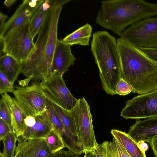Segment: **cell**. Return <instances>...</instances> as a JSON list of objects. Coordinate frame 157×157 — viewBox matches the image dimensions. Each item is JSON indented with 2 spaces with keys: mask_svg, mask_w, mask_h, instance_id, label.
I'll return each instance as SVG.
<instances>
[{
  "mask_svg": "<svg viewBox=\"0 0 157 157\" xmlns=\"http://www.w3.org/2000/svg\"><path fill=\"white\" fill-rule=\"evenodd\" d=\"M71 0H52L34 48L22 64V73L29 80H44L52 74V63L57 37L58 24L63 5Z\"/></svg>",
  "mask_w": 157,
  "mask_h": 157,
  "instance_id": "cell-1",
  "label": "cell"
},
{
  "mask_svg": "<svg viewBox=\"0 0 157 157\" xmlns=\"http://www.w3.org/2000/svg\"><path fill=\"white\" fill-rule=\"evenodd\" d=\"M121 75L133 88L143 94L157 89V64L140 48L120 37L117 39Z\"/></svg>",
  "mask_w": 157,
  "mask_h": 157,
  "instance_id": "cell-2",
  "label": "cell"
},
{
  "mask_svg": "<svg viewBox=\"0 0 157 157\" xmlns=\"http://www.w3.org/2000/svg\"><path fill=\"white\" fill-rule=\"evenodd\" d=\"M157 15V4L143 0H103L95 19L96 24L120 36L128 26Z\"/></svg>",
  "mask_w": 157,
  "mask_h": 157,
  "instance_id": "cell-3",
  "label": "cell"
},
{
  "mask_svg": "<svg viewBox=\"0 0 157 157\" xmlns=\"http://www.w3.org/2000/svg\"><path fill=\"white\" fill-rule=\"evenodd\" d=\"M91 50L98 67L102 87L106 94H116L121 70L117 40L105 31L93 33Z\"/></svg>",
  "mask_w": 157,
  "mask_h": 157,
  "instance_id": "cell-4",
  "label": "cell"
},
{
  "mask_svg": "<svg viewBox=\"0 0 157 157\" xmlns=\"http://www.w3.org/2000/svg\"><path fill=\"white\" fill-rule=\"evenodd\" d=\"M78 134L84 153L94 150L98 144L94 130L90 106L83 97L78 99L75 106L67 110Z\"/></svg>",
  "mask_w": 157,
  "mask_h": 157,
  "instance_id": "cell-5",
  "label": "cell"
},
{
  "mask_svg": "<svg viewBox=\"0 0 157 157\" xmlns=\"http://www.w3.org/2000/svg\"><path fill=\"white\" fill-rule=\"evenodd\" d=\"M13 93L26 116H36L46 110L48 98L40 82L29 86H16Z\"/></svg>",
  "mask_w": 157,
  "mask_h": 157,
  "instance_id": "cell-6",
  "label": "cell"
},
{
  "mask_svg": "<svg viewBox=\"0 0 157 157\" xmlns=\"http://www.w3.org/2000/svg\"><path fill=\"white\" fill-rule=\"evenodd\" d=\"M3 39V53L13 56L23 64L29 57L35 45L30 31V21L13 30Z\"/></svg>",
  "mask_w": 157,
  "mask_h": 157,
  "instance_id": "cell-7",
  "label": "cell"
},
{
  "mask_svg": "<svg viewBox=\"0 0 157 157\" xmlns=\"http://www.w3.org/2000/svg\"><path fill=\"white\" fill-rule=\"evenodd\" d=\"M120 36L138 48H157V17L139 21L125 29Z\"/></svg>",
  "mask_w": 157,
  "mask_h": 157,
  "instance_id": "cell-8",
  "label": "cell"
},
{
  "mask_svg": "<svg viewBox=\"0 0 157 157\" xmlns=\"http://www.w3.org/2000/svg\"><path fill=\"white\" fill-rule=\"evenodd\" d=\"M120 115L136 120L157 117V89L127 100Z\"/></svg>",
  "mask_w": 157,
  "mask_h": 157,
  "instance_id": "cell-9",
  "label": "cell"
},
{
  "mask_svg": "<svg viewBox=\"0 0 157 157\" xmlns=\"http://www.w3.org/2000/svg\"><path fill=\"white\" fill-rule=\"evenodd\" d=\"M63 75L52 73L40 82L47 98L51 101L64 109L70 110L76 105L78 99L67 87Z\"/></svg>",
  "mask_w": 157,
  "mask_h": 157,
  "instance_id": "cell-10",
  "label": "cell"
},
{
  "mask_svg": "<svg viewBox=\"0 0 157 157\" xmlns=\"http://www.w3.org/2000/svg\"><path fill=\"white\" fill-rule=\"evenodd\" d=\"M44 1L24 0L13 15L5 23L0 33V38H4L13 30L30 21Z\"/></svg>",
  "mask_w": 157,
  "mask_h": 157,
  "instance_id": "cell-11",
  "label": "cell"
},
{
  "mask_svg": "<svg viewBox=\"0 0 157 157\" xmlns=\"http://www.w3.org/2000/svg\"><path fill=\"white\" fill-rule=\"evenodd\" d=\"M17 141L15 152L21 157H47L52 153L44 138L27 139L20 136L17 138Z\"/></svg>",
  "mask_w": 157,
  "mask_h": 157,
  "instance_id": "cell-12",
  "label": "cell"
},
{
  "mask_svg": "<svg viewBox=\"0 0 157 157\" xmlns=\"http://www.w3.org/2000/svg\"><path fill=\"white\" fill-rule=\"evenodd\" d=\"M71 46L58 40L53 58L52 73L63 75L74 65L76 58L71 53Z\"/></svg>",
  "mask_w": 157,
  "mask_h": 157,
  "instance_id": "cell-13",
  "label": "cell"
},
{
  "mask_svg": "<svg viewBox=\"0 0 157 157\" xmlns=\"http://www.w3.org/2000/svg\"><path fill=\"white\" fill-rule=\"evenodd\" d=\"M127 133L137 143L141 141L148 143L157 136V117L143 121L137 120Z\"/></svg>",
  "mask_w": 157,
  "mask_h": 157,
  "instance_id": "cell-14",
  "label": "cell"
},
{
  "mask_svg": "<svg viewBox=\"0 0 157 157\" xmlns=\"http://www.w3.org/2000/svg\"><path fill=\"white\" fill-rule=\"evenodd\" d=\"M36 122L32 127H26L22 135L27 139L45 138L53 128L46 111L35 116Z\"/></svg>",
  "mask_w": 157,
  "mask_h": 157,
  "instance_id": "cell-15",
  "label": "cell"
},
{
  "mask_svg": "<svg viewBox=\"0 0 157 157\" xmlns=\"http://www.w3.org/2000/svg\"><path fill=\"white\" fill-rule=\"evenodd\" d=\"M10 109L13 132L17 138L22 136L26 126L25 120L26 117L15 98L7 93L1 95Z\"/></svg>",
  "mask_w": 157,
  "mask_h": 157,
  "instance_id": "cell-16",
  "label": "cell"
},
{
  "mask_svg": "<svg viewBox=\"0 0 157 157\" xmlns=\"http://www.w3.org/2000/svg\"><path fill=\"white\" fill-rule=\"evenodd\" d=\"M92 32V27L87 23L66 36L61 41L63 43L71 46L74 45H88Z\"/></svg>",
  "mask_w": 157,
  "mask_h": 157,
  "instance_id": "cell-17",
  "label": "cell"
},
{
  "mask_svg": "<svg viewBox=\"0 0 157 157\" xmlns=\"http://www.w3.org/2000/svg\"><path fill=\"white\" fill-rule=\"evenodd\" d=\"M0 70L13 84L19 75L22 73V64L13 56L4 54L0 58Z\"/></svg>",
  "mask_w": 157,
  "mask_h": 157,
  "instance_id": "cell-18",
  "label": "cell"
},
{
  "mask_svg": "<svg viewBox=\"0 0 157 157\" xmlns=\"http://www.w3.org/2000/svg\"><path fill=\"white\" fill-rule=\"evenodd\" d=\"M111 133L113 138L123 145L131 157H146L145 152L140 149L137 143L128 133L115 129H112Z\"/></svg>",
  "mask_w": 157,
  "mask_h": 157,
  "instance_id": "cell-19",
  "label": "cell"
},
{
  "mask_svg": "<svg viewBox=\"0 0 157 157\" xmlns=\"http://www.w3.org/2000/svg\"><path fill=\"white\" fill-rule=\"evenodd\" d=\"M47 98L46 112L53 128L59 133L65 144H68L71 143L74 139L73 136L65 129L52 102Z\"/></svg>",
  "mask_w": 157,
  "mask_h": 157,
  "instance_id": "cell-20",
  "label": "cell"
},
{
  "mask_svg": "<svg viewBox=\"0 0 157 157\" xmlns=\"http://www.w3.org/2000/svg\"><path fill=\"white\" fill-rule=\"evenodd\" d=\"M52 0H44L30 21V29L33 38L37 34L48 13Z\"/></svg>",
  "mask_w": 157,
  "mask_h": 157,
  "instance_id": "cell-21",
  "label": "cell"
},
{
  "mask_svg": "<svg viewBox=\"0 0 157 157\" xmlns=\"http://www.w3.org/2000/svg\"><path fill=\"white\" fill-rule=\"evenodd\" d=\"M50 151L52 153L62 150L65 147L59 133L53 128L44 138Z\"/></svg>",
  "mask_w": 157,
  "mask_h": 157,
  "instance_id": "cell-22",
  "label": "cell"
},
{
  "mask_svg": "<svg viewBox=\"0 0 157 157\" xmlns=\"http://www.w3.org/2000/svg\"><path fill=\"white\" fill-rule=\"evenodd\" d=\"M52 102L65 129L78 140L76 130L68 115L67 110L61 108L53 102Z\"/></svg>",
  "mask_w": 157,
  "mask_h": 157,
  "instance_id": "cell-23",
  "label": "cell"
},
{
  "mask_svg": "<svg viewBox=\"0 0 157 157\" xmlns=\"http://www.w3.org/2000/svg\"><path fill=\"white\" fill-rule=\"evenodd\" d=\"M1 140L4 145L2 153L4 157H14L17 141V137L15 133L13 131L10 132Z\"/></svg>",
  "mask_w": 157,
  "mask_h": 157,
  "instance_id": "cell-24",
  "label": "cell"
},
{
  "mask_svg": "<svg viewBox=\"0 0 157 157\" xmlns=\"http://www.w3.org/2000/svg\"><path fill=\"white\" fill-rule=\"evenodd\" d=\"M0 119L4 121L13 130L10 109L6 102L2 98L0 101Z\"/></svg>",
  "mask_w": 157,
  "mask_h": 157,
  "instance_id": "cell-25",
  "label": "cell"
},
{
  "mask_svg": "<svg viewBox=\"0 0 157 157\" xmlns=\"http://www.w3.org/2000/svg\"><path fill=\"white\" fill-rule=\"evenodd\" d=\"M14 89L13 84L3 72L0 70V93L1 95L8 92L13 93Z\"/></svg>",
  "mask_w": 157,
  "mask_h": 157,
  "instance_id": "cell-26",
  "label": "cell"
},
{
  "mask_svg": "<svg viewBox=\"0 0 157 157\" xmlns=\"http://www.w3.org/2000/svg\"><path fill=\"white\" fill-rule=\"evenodd\" d=\"M131 86L122 78H120L115 87L116 94L124 96L132 92Z\"/></svg>",
  "mask_w": 157,
  "mask_h": 157,
  "instance_id": "cell-27",
  "label": "cell"
},
{
  "mask_svg": "<svg viewBox=\"0 0 157 157\" xmlns=\"http://www.w3.org/2000/svg\"><path fill=\"white\" fill-rule=\"evenodd\" d=\"M105 151V157H119L114 141H105L102 143Z\"/></svg>",
  "mask_w": 157,
  "mask_h": 157,
  "instance_id": "cell-28",
  "label": "cell"
},
{
  "mask_svg": "<svg viewBox=\"0 0 157 157\" xmlns=\"http://www.w3.org/2000/svg\"><path fill=\"white\" fill-rule=\"evenodd\" d=\"M139 48L145 54L157 64V47Z\"/></svg>",
  "mask_w": 157,
  "mask_h": 157,
  "instance_id": "cell-29",
  "label": "cell"
},
{
  "mask_svg": "<svg viewBox=\"0 0 157 157\" xmlns=\"http://www.w3.org/2000/svg\"><path fill=\"white\" fill-rule=\"evenodd\" d=\"M78 155L69 150H62L47 157H79Z\"/></svg>",
  "mask_w": 157,
  "mask_h": 157,
  "instance_id": "cell-30",
  "label": "cell"
},
{
  "mask_svg": "<svg viewBox=\"0 0 157 157\" xmlns=\"http://www.w3.org/2000/svg\"><path fill=\"white\" fill-rule=\"evenodd\" d=\"M13 131L6 123L0 119V140L9 132Z\"/></svg>",
  "mask_w": 157,
  "mask_h": 157,
  "instance_id": "cell-31",
  "label": "cell"
},
{
  "mask_svg": "<svg viewBox=\"0 0 157 157\" xmlns=\"http://www.w3.org/2000/svg\"><path fill=\"white\" fill-rule=\"evenodd\" d=\"M118 152L119 157H131L123 145L113 138Z\"/></svg>",
  "mask_w": 157,
  "mask_h": 157,
  "instance_id": "cell-32",
  "label": "cell"
},
{
  "mask_svg": "<svg viewBox=\"0 0 157 157\" xmlns=\"http://www.w3.org/2000/svg\"><path fill=\"white\" fill-rule=\"evenodd\" d=\"M97 157H105L104 147L102 143L98 144L94 149Z\"/></svg>",
  "mask_w": 157,
  "mask_h": 157,
  "instance_id": "cell-33",
  "label": "cell"
},
{
  "mask_svg": "<svg viewBox=\"0 0 157 157\" xmlns=\"http://www.w3.org/2000/svg\"><path fill=\"white\" fill-rule=\"evenodd\" d=\"M36 122L35 116H27L25 120V123L26 127H30L33 126Z\"/></svg>",
  "mask_w": 157,
  "mask_h": 157,
  "instance_id": "cell-34",
  "label": "cell"
},
{
  "mask_svg": "<svg viewBox=\"0 0 157 157\" xmlns=\"http://www.w3.org/2000/svg\"><path fill=\"white\" fill-rule=\"evenodd\" d=\"M137 144L140 149L144 152L147 150L149 148L148 145L145 142V141H139L137 143Z\"/></svg>",
  "mask_w": 157,
  "mask_h": 157,
  "instance_id": "cell-35",
  "label": "cell"
},
{
  "mask_svg": "<svg viewBox=\"0 0 157 157\" xmlns=\"http://www.w3.org/2000/svg\"><path fill=\"white\" fill-rule=\"evenodd\" d=\"M8 16L0 12V33L1 32L5 23V21L7 18Z\"/></svg>",
  "mask_w": 157,
  "mask_h": 157,
  "instance_id": "cell-36",
  "label": "cell"
},
{
  "mask_svg": "<svg viewBox=\"0 0 157 157\" xmlns=\"http://www.w3.org/2000/svg\"><path fill=\"white\" fill-rule=\"evenodd\" d=\"M84 153L83 157H97L94 150L91 151L86 152Z\"/></svg>",
  "mask_w": 157,
  "mask_h": 157,
  "instance_id": "cell-37",
  "label": "cell"
},
{
  "mask_svg": "<svg viewBox=\"0 0 157 157\" xmlns=\"http://www.w3.org/2000/svg\"><path fill=\"white\" fill-rule=\"evenodd\" d=\"M4 48V39L0 38V57L2 56V53H3Z\"/></svg>",
  "mask_w": 157,
  "mask_h": 157,
  "instance_id": "cell-38",
  "label": "cell"
},
{
  "mask_svg": "<svg viewBox=\"0 0 157 157\" xmlns=\"http://www.w3.org/2000/svg\"><path fill=\"white\" fill-rule=\"evenodd\" d=\"M16 0H6L4 2V4L7 7H9L12 5Z\"/></svg>",
  "mask_w": 157,
  "mask_h": 157,
  "instance_id": "cell-39",
  "label": "cell"
},
{
  "mask_svg": "<svg viewBox=\"0 0 157 157\" xmlns=\"http://www.w3.org/2000/svg\"><path fill=\"white\" fill-rule=\"evenodd\" d=\"M14 157H21V156L18 153L15 152V154Z\"/></svg>",
  "mask_w": 157,
  "mask_h": 157,
  "instance_id": "cell-40",
  "label": "cell"
},
{
  "mask_svg": "<svg viewBox=\"0 0 157 157\" xmlns=\"http://www.w3.org/2000/svg\"><path fill=\"white\" fill-rule=\"evenodd\" d=\"M0 157H4L2 152H1L0 153Z\"/></svg>",
  "mask_w": 157,
  "mask_h": 157,
  "instance_id": "cell-41",
  "label": "cell"
}]
</instances>
